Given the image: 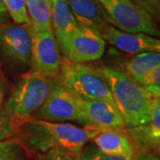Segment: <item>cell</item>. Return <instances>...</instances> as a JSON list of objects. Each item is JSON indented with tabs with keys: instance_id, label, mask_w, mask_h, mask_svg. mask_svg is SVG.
Listing matches in <instances>:
<instances>
[{
	"instance_id": "obj_1",
	"label": "cell",
	"mask_w": 160,
	"mask_h": 160,
	"mask_svg": "<svg viewBox=\"0 0 160 160\" xmlns=\"http://www.w3.org/2000/svg\"><path fill=\"white\" fill-rule=\"evenodd\" d=\"M98 131V128H81L69 123L47 122L31 117L22 123L17 139L29 152L44 154L50 149H62L78 160L82 147L91 141Z\"/></svg>"
},
{
	"instance_id": "obj_2",
	"label": "cell",
	"mask_w": 160,
	"mask_h": 160,
	"mask_svg": "<svg viewBox=\"0 0 160 160\" xmlns=\"http://www.w3.org/2000/svg\"><path fill=\"white\" fill-rule=\"evenodd\" d=\"M101 71L108 81L115 105L126 128L148 124L151 105L147 90L126 72L108 67L102 68Z\"/></svg>"
},
{
	"instance_id": "obj_3",
	"label": "cell",
	"mask_w": 160,
	"mask_h": 160,
	"mask_svg": "<svg viewBox=\"0 0 160 160\" xmlns=\"http://www.w3.org/2000/svg\"><path fill=\"white\" fill-rule=\"evenodd\" d=\"M60 82V77H48L32 70L19 80L5 108L12 116L23 122L43 106Z\"/></svg>"
},
{
	"instance_id": "obj_4",
	"label": "cell",
	"mask_w": 160,
	"mask_h": 160,
	"mask_svg": "<svg viewBox=\"0 0 160 160\" xmlns=\"http://www.w3.org/2000/svg\"><path fill=\"white\" fill-rule=\"evenodd\" d=\"M60 80L76 99L102 100L114 103L108 81L101 69L86 63H75L64 59L60 68Z\"/></svg>"
},
{
	"instance_id": "obj_5",
	"label": "cell",
	"mask_w": 160,
	"mask_h": 160,
	"mask_svg": "<svg viewBox=\"0 0 160 160\" xmlns=\"http://www.w3.org/2000/svg\"><path fill=\"white\" fill-rule=\"evenodd\" d=\"M102 6L108 23L127 33H143L158 37L159 29L155 19L132 0H109Z\"/></svg>"
},
{
	"instance_id": "obj_6",
	"label": "cell",
	"mask_w": 160,
	"mask_h": 160,
	"mask_svg": "<svg viewBox=\"0 0 160 160\" xmlns=\"http://www.w3.org/2000/svg\"><path fill=\"white\" fill-rule=\"evenodd\" d=\"M64 59L75 63L97 61L105 52L106 42L98 31L79 27L72 32L55 37Z\"/></svg>"
},
{
	"instance_id": "obj_7",
	"label": "cell",
	"mask_w": 160,
	"mask_h": 160,
	"mask_svg": "<svg viewBox=\"0 0 160 160\" xmlns=\"http://www.w3.org/2000/svg\"><path fill=\"white\" fill-rule=\"evenodd\" d=\"M29 33L31 38L30 62L33 71L48 77H58L62 59L53 31L36 32L30 28Z\"/></svg>"
},
{
	"instance_id": "obj_8",
	"label": "cell",
	"mask_w": 160,
	"mask_h": 160,
	"mask_svg": "<svg viewBox=\"0 0 160 160\" xmlns=\"http://www.w3.org/2000/svg\"><path fill=\"white\" fill-rule=\"evenodd\" d=\"M29 29L14 22L0 26V54L12 63L28 64L31 54Z\"/></svg>"
},
{
	"instance_id": "obj_9",
	"label": "cell",
	"mask_w": 160,
	"mask_h": 160,
	"mask_svg": "<svg viewBox=\"0 0 160 160\" xmlns=\"http://www.w3.org/2000/svg\"><path fill=\"white\" fill-rule=\"evenodd\" d=\"M35 114L34 118L47 122H78L79 119V107L78 100L69 93L60 82L46 102Z\"/></svg>"
},
{
	"instance_id": "obj_10",
	"label": "cell",
	"mask_w": 160,
	"mask_h": 160,
	"mask_svg": "<svg viewBox=\"0 0 160 160\" xmlns=\"http://www.w3.org/2000/svg\"><path fill=\"white\" fill-rule=\"evenodd\" d=\"M78 100L79 107L78 123L93 128H126L116 105L106 101Z\"/></svg>"
},
{
	"instance_id": "obj_11",
	"label": "cell",
	"mask_w": 160,
	"mask_h": 160,
	"mask_svg": "<svg viewBox=\"0 0 160 160\" xmlns=\"http://www.w3.org/2000/svg\"><path fill=\"white\" fill-rule=\"evenodd\" d=\"M103 40L128 54L136 55L147 52H159L158 38L143 33H127L106 24L100 31Z\"/></svg>"
},
{
	"instance_id": "obj_12",
	"label": "cell",
	"mask_w": 160,
	"mask_h": 160,
	"mask_svg": "<svg viewBox=\"0 0 160 160\" xmlns=\"http://www.w3.org/2000/svg\"><path fill=\"white\" fill-rule=\"evenodd\" d=\"M97 134L91 142L102 152L110 156L133 160L135 151L126 128H98Z\"/></svg>"
},
{
	"instance_id": "obj_13",
	"label": "cell",
	"mask_w": 160,
	"mask_h": 160,
	"mask_svg": "<svg viewBox=\"0 0 160 160\" xmlns=\"http://www.w3.org/2000/svg\"><path fill=\"white\" fill-rule=\"evenodd\" d=\"M69 8L79 27L98 31L108 24L104 8L99 0H68Z\"/></svg>"
},
{
	"instance_id": "obj_14",
	"label": "cell",
	"mask_w": 160,
	"mask_h": 160,
	"mask_svg": "<svg viewBox=\"0 0 160 160\" xmlns=\"http://www.w3.org/2000/svg\"><path fill=\"white\" fill-rule=\"evenodd\" d=\"M52 29L55 37L72 32L79 28L70 10L68 0H50Z\"/></svg>"
},
{
	"instance_id": "obj_15",
	"label": "cell",
	"mask_w": 160,
	"mask_h": 160,
	"mask_svg": "<svg viewBox=\"0 0 160 160\" xmlns=\"http://www.w3.org/2000/svg\"><path fill=\"white\" fill-rule=\"evenodd\" d=\"M158 66H160L159 52L139 53L126 62V74L139 84L146 75Z\"/></svg>"
},
{
	"instance_id": "obj_16",
	"label": "cell",
	"mask_w": 160,
	"mask_h": 160,
	"mask_svg": "<svg viewBox=\"0 0 160 160\" xmlns=\"http://www.w3.org/2000/svg\"><path fill=\"white\" fill-rule=\"evenodd\" d=\"M25 4L32 30H52L50 0H25Z\"/></svg>"
},
{
	"instance_id": "obj_17",
	"label": "cell",
	"mask_w": 160,
	"mask_h": 160,
	"mask_svg": "<svg viewBox=\"0 0 160 160\" xmlns=\"http://www.w3.org/2000/svg\"><path fill=\"white\" fill-rule=\"evenodd\" d=\"M0 160H31L30 152L17 138L0 142Z\"/></svg>"
},
{
	"instance_id": "obj_18",
	"label": "cell",
	"mask_w": 160,
	"mask_h": 160,
	"mask_svg": "<svg viewBox=\"0 0 160 160\" xmlns=\"http://www.w3.org/2000/svg\"><path fill=\"white\" fill-rule=\"evenodd\" d=\"M9 16L16 24L31 28L25 0H4Z\"/></svg>"
},
{
	"instance_id": "obj_19",
	"label": "cell",
	"mask_w": 160,
	"mask_h": 160,
	"mask_svg": "<svg viewBox=\"0 0 160 160\" xmlns=\"http://www.w3.org/2000/svg\"><path fill=\"white\" fill-rule=\"evenodd\" d=\"M20 123L17 118L12 116L4 108L0 111V142L16 137L20 129Z\"/></svg>"
},
{
	"instance_id": "obj_20",
	"label": "cell",
	"mask_w": 160,
	"mask_h": 160,
	"mask_svg": "<svg viewBox=\"0 0 160 160\" xmlns=\"http://www.w3.org/2000/svg\"><path fill=\"white\" fill-rule=\"evenodd\" d=\"M78 160H130L121 158V157H116V156H110L102 152L91 141L87 142L84 144L82 149L80 150Z\"/></svg>"
},
{
	"instance_id": "obj_21",
	"label": "cell",
	"mask_w": 160,
	"mask_h": 160,
	"mask_svg": "<svg viewBox=\"0 0 160 160\" xmlns=\"http://www.w3.org/2000/svg\"><path fill=\"white\" fill-rule=\"evenodd\" d=\"M137 6L142 7L154 18L155 21H159L160 0H132Z\"/></svg>"
},
{
	"instance_id": "obj_22",
	"label": "cell",
	"mask_w": 160,
	"mask_h": 160,
	"mask_svg": "<svg viewBox=\"0 0 160 160\" xmlns=\"http://www.w3.org/2000/svg\"><path fill=\"white\" fill-rule=\"evenodd\" d=\"M139 84L145 88H160V66L149 72Z\"/></svg>"
},
{
	"instance_id": "obj_23",
	"label": "cell",
	"mask_w": 160,
	"mask_h": 160,
	"mask_svg": "<svg viewBox=\"0 0 160 160\" xmlns=\"http://www.w3.org/2000/svg\"><path fill=\"white\" fill-rule=\"evenodd\" d=\"M41 160H77L74 156L62 149H50L42 156Z\"/></svg>"
},
{
	"instance_id": "obj_24",
	"label": "cell",
	"mask_w": 160,
	"mask_h": 160,
	"mask_svg": "<svg viewBox=\"0 0 160 160\" xmlns=\"http://www.w3.org/2000/svg\"><path fill=\"white\" fill-rule=\"evenodd\" d=\"M10 16L6 10L4 0H0V26L9 22Z\"/></svg>"
},
{
	"instance_id": "obj_25",
	"label": "cell",
	"mask_w": 160,
	"mask_h": 160,
	"mask_svg": "<svg viewBox=\"0 0 160 160\" xmlns=\"http://www.w3.org/2000/svg\"><path fill=\"white\" fill-rule=\"evenodd\" d=\"M6 91V83L2 73L0 72V111L3 109V104L5 101Z\"/></svg>"
},
{
	"instance_id": "obj_26",
	"label": "cell",
	"mask_w": 160,
	"mask_h": 160,
	"mask_svg": "<svg viewBox=\"0 0 160 160\" xmlns=\"http://www.w3.org/2000/svg\"><path fill=\"white\" fill-rule=\"evenodd\" d=\"M136 160H160L158 156H146V157H142Z\"/></svg>"
},
{
	"instance_id": "obj_27",
	"label": "cell",
	"mask_w": 160,
	"mask_h": 160,
	"mask_svg": "<svg viewBox=\"0 0 160 160\" xmlns=\"http://www.w3.org/2000/svg\"><path fill=\"white\" fill-rule=\"evenodd\" d=\"M100 1V3L101 4H102V3H104V2H107V1H109V0H99Z\"/></svg>"
}]
</instances>
